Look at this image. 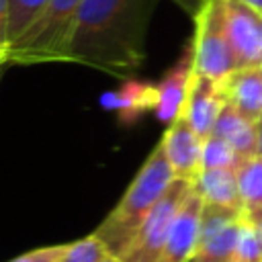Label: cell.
<instances>
[{
  "mask_svg": "<svg viewBox=\"0 0 262 262\" xmlns=\"http://www.w3.org/2000/svg\"><path fill=\"white\" fill-rule=\"evenodd\" d=\"M156 0H84L72 27L68 61L125 78L145 57Z\"/></svg>",
  "mask_w": 262,
  "mask_h": 262,
  "instance_id": "cell-1",
  "label": "cell"
},
{
  "mask_svg": "<svg viewBox=\"0 0 262 262\" xmlns=\"http://www.w3.org/2000/svg\"><path fill=\"white\" fill-rule=\"evenodd\" d=\"M174 178L176 174L164 154V147L162 143H158L131 180L121 201L94 231V235L104 244L108 254L121 258V254L127 250L137 229L158 205V201L164 196Z\"/></svg>",
  "mask_w": 262,
  "mask_h": 262,
  "instance_id": "cell-2",
  "label": "cell"
},
{
  "mask_svg": "<svg viewBox=\"0 0 262 262\" xmlns=\"http://www.w3.org/2000/svg\"><path fill=\"white\" fill-rule=\"evenodd\" d=\"M82 2L84 0H49L39 18L8 47V61H68L70 35Z\"/></svg>",
  "mask_w": 262,
  "mask_h": 262,
  "instance_id": "cell-3",
  "label": "cell"
},
{
  "mask_svg": "<svg viewBox=\"0 0 262 262\" xmlns=\"http://www.w3.org/2000/svg\"><path fill=\"white\" fill-rule=\"evenodd\" d=\"M194 72L221 82L239 68L227 33L225 0H205L194 14Z\"/></svg>",
  "mask_w": 262,
  "mask_h": 262,
  "instance_id": "cell-4",
  "label": "cell"
},
{
  "mask_svg": "<svg viewBox=\"0 0 262 262\" xmlns=\"http://www.w3.org/2000/svg\"><path fill=\"white\" fill-rule=\"evenodd\" d=\"M192 190V182L184 178H174L164 196L158 201V205L151 209V213L145 217L141 227L137 229L135 237L127 246V250L121 254L123 262H156L168 235L172 229V223L186 201V196Z\"/></svg>",
  "mask_w": 262,
  "mask_h": 262,
  "instance_id": "cell-5",
  "label": "cell"
},
{
  "mask_svg": "<svg viewBox=\"0 0 262 262\" xmlns=\"http://www.w3.org/2000/svg\"><path fill=\"white\" fill-rule=\"evenodd\" d=\"M227 33L239 68L262 66V12L244 0H225Z\"/></svg>",
  "mask_w": 262,
  "mask_h": 262,
  "instance_id": "cell-6",
  "label": "cell"
},
{
  "mask_svg": "<svg viewBox=\"0 0 262 262\" xmlns=\"http://www.w3.org/2000/svg\"><path fill=\"white\" fill-rule=\"evenodd\" d=\"M203 137L188 125V121L178 115L162 135L160 143L164 154L176 174V178H184L194 182L201 172V158H203Z\"/></svg>",
  "mask_w": 262,
  "mask_h": 262,
  "instance_id": "cell-7",
  "label": "cell"
},
{
  "mask_svg": "<svg viewBox=\"0 0 262 262\" xmlns=\"http://www.w3.org/2000/svg\"><path fill=\"white\" fill-rule=\"evenodd\" d=\"M223 104H225V96H223L219 84L192 70L186 100H184L180 115L188 121V125L203 139H207L213 133L215 121H217Z\"/></svg>",
  "mask_w": 262,
  "mask_h": 262,
  "instance_id": "cell-8",
  "label": "cell"
},
{
  "mask_svg": "<svg viewBox=\"0 0 262 262\" xmlns=\"http://www.w3.org/2000/svg\"><path fill=\"white\" fill-rule=\"evenodd\" d=\"M203 203H205L203 196L192 186L190 194L182 203V207L172 223L170 235H168L156 262H190L196 242H199Z\"/></svg>",
  "mask_w": 262,
  "mask_h": 262,
  "instance_id": "cell-9",
  "label": "cell"
},
{
  "mask_svg": "<svg viewBox=\"0 0 262 262\" xmlns=\"http://www.w3.org/2000/svg\"><path fill=\"white\" fill-rule=\"evenodd\" d=\"M225 100L250 123H260L262 117V70L237 68L227 78L217 82Z\"/></svg>",
  "mask_w": 262,
  "mask_h": 262,
  "instance_id": "cell-10",
  "label": "cell"
},
{
  "mask_svg": "<svg viewBox=\"0 0 262 262\" xmlns=\"http://www.w3.org/2000/svg\"><path fill=\"white\" fill-rule=\"evenodd\" d=\"M194 70V53L192 47H188L182 57L166 72V76L162 78L158 86V106H156V115L160 121L164 123H172L186 100V92H188V84H190V76Z\"/></svg>",
  "mask_w": 262,
  "mask_h": 262,
  "instance_id": "cell-11",
  "label": "cell"
},
{
  "mask_svg": "<svg viewBox=\"0 0 262 262\" xmlns=\"http://www.w3.org/2000/svg\"><path fill=\"white\" fill-rule=\"evenodd\" d=\"M106 111H113L117 119L125 125L135 123L143 113L156 111L158 106V86L137 80H127L119 90L108 92L100 98Z\"/></svg>",
  "mask_w": 262,
  "mask_h": 262,
  "instance_id": "cell-12",
  "label": "cell"
},
{
  "mask_svg": "<svg viewBox=\"0 0 262 262\" xmlns=\"http://www.w3.org/2000/svg\"><path fill=\"white\" fill-rule=\"evenodd\" d=\"M192 186L203 196L205 203L244 211L242 196H239V186H237V174H235L233 168L201 170L199 176L194 178Z\"/></svg>",
  "mask_w": 262,
  "mask_h": 262,
  "instance_id": "cell-13",
  "label": "cell"
},
{
  "mask_svg": "<svg viewBox=\"0 0 262 262\" xmlns=\"http://www.w3.org/2000/svg\"><path fill=\"white\" fill-rule=\"evenodd\" d=\"M221 139H225L244 160L256 156L258 151V131H256V123H250L248 119H244L227 100L215 121L213 133Z\"/></svg>",
  "mask_w": 262,
  "mask_h": 262,
  "instance_id": "cell-14",
  "label": "cell"
},
{
  "mask_svg": "<svg viewBox=\"0 0 262 262\" xmlns=\"http://www.w3.org/2000/svg\"><path fill=\"white\" fill-rule=\"evenodd\" d=\"M242 221H244V217L239 221L211 233V235L199 237L190 262H231Z\"/></svg>",
  "mask_w": 262,
  "mask_h": 262,
  "instance_id": "cell-15",
  "label": "cell"
},
{
  "mask_svg": "<svg viewBox=\"0 0 262 262\" xmlns=\"http://www.w3.org/2000/svg\"><path fill=\"white\" fill-rule=\"evenodd\" d=\"M235 174L244 213L262 207V156H252L244 160L237 166Z\"/></svg>",
  "mask_w": 262,
  "mask_h": 262,
  "instance_id": "cell-16",
  "label": "cell"
},
{
  "mask_svg": "<svg viewBox=\"0 0 262 262\" xmlns=\"http://www.w3.org/2000/svg\"><path fill=\"white\" fill-rule=\"evenodd\" d=\"M244 162V158L221 137L217 135H209L203 141V158H201V170H209V168H233L237 170V166Z\"/></svg>",
  "mask_w": 262,
  "mask_h": 262,
  "instance_id": "cell-17",
  "label": "cell"
},
{
  "mask_svg": "<svg viewBox=\"0 0 262 262\" xmlns=\"http://www.w3.org/2000/svg\"><path fill=\"white\" fill-rule=\"evenodd\" d=\"M10 4V23H8V39L10 45L39 18L49 0H8Z\"/></svg>",
  "mask_w": 262,
  "mask_h": 262,
  "instance_id": "cell-18",
  "label": "cell"
},
{
  "mask_svg": "<svg viewBox=\"0 0 262 262\" xmlns=\"http://www.w3.org/2000/svg\"><path fill=\"white\" fill-rule=\"evenodd\" d=\"M231 262H262V237L258 227L244 217Z\"/></svg>",
  "mask_w": 262,
  "mask_h": 262,
  "instance_id": "cell-19",
  "label": "cell"
},
{
  "mask_svg": "<svg viewBox=\"0 0 262 262\" xmlns=\"http://www.w3.org/2000/svg\"><path fill=\"white\" fill-rule=\"evenodd\" d=\"M106 254L108 250L104 248V244L92 233L72 244H66L63 254L59 256L57 262H100Z\"/></svg>",
  "mask_w": 262,
  "mask_h": 262,
  "instance_id": "cell-20",
  "label": "cell"
},
{
  "mask_svg": "<svg viewBox=\"0 0 262 262\" xmlns=\"http://www.w3.org/2000/svg\"><path fill=\"white\" fill-rule=\"evenodd\" d=\"M63 244L61 246H45V248H35L31 252H25L8 262H57L59 256L63 254Z\"/></svg>",
  "mask_w": 262,
  "mask_h": 262,
  "instance_id": "cell-21",
  "label": "cell"
},
{
  "mask_svg": "<svg viewBox=\"0 0 262 262\" xmlns=\"http://www.w3.org/2000/svg\"><path fill=\"white\" fill-rule=\"evenodd\" d=\"M8 23H10V4L8 0H0V45H6V47H10Z\"/></svg>",
  "mask_w": 262,
  "mask_h": 262,
  "instance_id": "cell-22",
  "label": "cell"
},
{
  "mask_svg": "<svg viewBox=\"0 0 262 262\" xmlns=\"http://www.w3.org/2000/svg\"><path fill=\"white\" fill-rule=\"evenodd\" d=\"M174 2H176V4H180V6H182L186 12L196 14V12H199V8L203 6V2H205V0H174Z\"/></svg>",
  "mask_w": 262,
  "mask_h": 262,
  "instance_id": "cell-23",
  "label": "cell"
},
{
  "mask_svg": "<svg viewBox=\"0 0 262 262\" xmlns=\"http://www.w3.org/2000/svg\"><path fill=\"white\" fill-rule=\"evenodd\" d=\"M244 217H246L248 221H252V223H258V221H262V207H258V209H254V211H248V213H244Z\"/></svg>",
  "mask_w": 262,
  "mask_h": 262,
  "instance_id": "cell-24",
  "label": "cell"
},
{
  "mask_svg": "<svg viewBox=\"0 0 262 262\" xmlns=\"http://www.w3.org/2000/svg\"><path fill=\"white\" fill-rule=\"evenodd\" d=\"M256 131H258V151H256V156H262V121L256 123Z\"/></svg>",
  "mask_w": 262,
  "mask_h": 262,
  "instance_id": "cell-25",
  "label": "cell"
},
{
  "mask_svg": "<svg viewBox=\"0 0 262 262\" xmlns=\"http://www.w3.org/2000/svg\"><path fill=\"white\" fill-rule=\"evenodd\" d=\"M4 61H8V47L6 45H0V66Z\"/></svg>",
  "mask_w": 262,
  "mask_h": 262,
  "instance_id": "cell-26",
  "label": "cell"
},
{
  "mask_svg": "<svg viewBox=\"0 0 262 262\" xmlns=\"http://www.w3.org/2000/svg\"><path fill=\"white\" fill-rule=\"evenodd\" d=\"M100 262H123V260H121L119 256H115V254H106V256H104Z\"/></svg>",
  "mask_w": 262,
  "mask_h": 262,
  "instance_id": "cell-27",
  "label": "cell"
},
{
  "mask_svg": "<svg viewBox=\"0 0 262 262\" xmlns=\"http://www.w3.org/2000/svg\"><path fill=\"white\" fill-rule=\"evenodd\" d=\"M244 2H248L250 6H254L256 10H260V12H262V0H244Z\"/></svg>",
  "mask_w": 262,
  "mask_h": 262,
  "instance_id": "cell-28",
  "label": "cell"
},
{
  "mask_svg": "<svg viewBox=\"0 0 262 262\" xmlns=\"http://www.w3.org/2000/svg\"><path fill=\"white\" fill-rule=\"evenodd\" d=\"M256 227H258V233H260V237H262V221H258V223H254Z\"/></svg>",
  "mask_w": 262,
  "mask_h": 262,
  "instance_id": "cell-29",
  "label": "cell"
},
{
  "mask_svg": "<svg viewBox=\"0 0 262 262\" xmlns=\"http://www.w3.org/2000/svg\"><path fill=\"white\" fill-rule=\"evenodd\" d=\"M260 70H262V66H260Z\"/></svg>",
  "mask_w": 262,
  "mask_h": 262,
  "instance_id": "cell-30",
  "label": "cell"
},
{
  "mask_svg": "<svg viewBox=\"0 0 262 262\" xmlns=\"http://www.w3.org/2000/svg\"><path fill=\"white\" fill-rule=\"evenodd\" d=\"M260 121H262V117H260Z\"/></svg>",
  "mask_w": 262,
  "mask_h": 262,
  "instance_id": "cell-31",
  "label": "cell"
}]
</instances>
